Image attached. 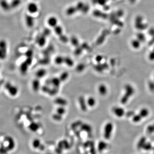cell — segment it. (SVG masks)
Wrapping results in <instances>:
<instances>
[{
  "label": "cell",
  "mask_w": 154,
  "mask_h": 154,
  "mask_svg": "<svg viewBox=\"0 0 154 154\" xmlns=\"http://www.w3.org/2000/svg\"><path fill=\"white\" fill-rule=\"evenodd\" d=\"M142 119V117L140 116L139 114L136 115L134 114V116L132 117V120L134 123H138V122H140Z\"/></svg>",
  "instance_id": "obj_22"
},
{
  "label": "cell",
  "mask_w": 154,
  "mask_h": 154,
  "mask_svg": "<svg viewBox=\"0 0 154 154\" xmlns=\"http://www.w3.org/2000/svg\"><path fill=\"white\" fill-rule=\"evenodd\" d=\"M99 91L101 94L105 95L107 92V87L104 85H100L99 87Z\"/></svg>",
  "instance_id": "obj_20"
},
{
  "label": "cell",
  "mask_w": 154,
  "mask_h": 154,
  "mask_svg": "<svg viewBox=\"0 0 154 154\" xmlns=\"http://www.w3.org/2000/svg\"><path fill=\"white\" fill-rule=\"evenodd\" d=\"M47 24L51 28H54L58 24V19L55 16H50L47 19Z\"/></svg>",
  "instance_id": "obj_11"
},
{
  "label": "cell",
  "mask_w": 154,
  "mask_h": 154,
  "mask_svg": "<svg viewBox=\"0 0 154 154\" xmlns=\"http://www.w3.org/2000/svg\"><path fill=\"white\" fill-rule=\"evenodd\" d=\"M149 113H149V110H148V109L146 108H143L140 110L138 114L140 115V116L142 119L147 117L149 114Z\"/></svg>",
  "instance_id": "obj_17"
},
{
  "label": "cell",
  "mask_w": 154,
  "mask_h": 154,
  "mask_svg": "<svg viewBox=\"0 0 154 154\" xmlns=\"http://www.w3.org/2000/svg\"><path fill=\"white\" fill-rule=\"evenodd\" d=\"M8 152L6 146L4 145V143H1L0 145V153L1 154H6Z\"/></svg>",
  "instance_id": "obj_21"
},
{
  "label": "cell",
  "mask_w": 154,
  "mask_h": 154,
  "mask_svg": "<svg viewBox=\"0 0 154 154\" xmlns=\"http://www.w3.org/2000/svg\"><path fill=\"white\" fill-rule=\"evenodd\" d=\"M147 131L148 133H154V124L148 126L147 128Z\"/></svg>",
  "instance_id": "obj_23"
},
{
  "label": "cell",
  "mask_w": 154,
  "mask_h": 154,
  "mask_svg": "<svg viewBox=\"0 0 154 154\" xmlns=\"http://www.w3.org/2000/svg\"><path fill=\"white\" fill-rule=\"evenodd\" d=\"M27 9L30 14H35L38 11V6L36 3L34 2L29 3L27 6Z\"/></svg>",
  "instance_id": "obj_6"
},
{
  "label": "cell",
  "mask_w": 154,
  "mask_h": 154,
  "mask_svg": "<svg viewBox=\"0 0 154 154\" xmlns=\"http://www.w3.org/2000/svg\"><path fill=\"white\" fill-rule=\"evenodd\" d=\"M153 147V146L152 145L151 142H146L142 147V149L144 150L149 151L152 150Z\"/></svg>",
  "instance_id": "obj_19"
},
{
  "label": "cell",
  "mask_w": 154,
  "mask_h": 154,
  "mask_svg": "<svg viewBox=\"0 0 154 154\" xmlns=\"http://www.w3.org/2000/svg\"><path fill=\"white\" fill-rule=\"evenodd\" d=\"M108 147V143L105 141L101 140L98 142L97 145L98 150L100 152H102L107 149Z\"/></svg>",
  "instance_id": "obj_12"
},
{
  "label": "cell",
  "mask_w": 154,
  "mask_h": 154,
  "mask_svg": "<svg viewBox=\"0 0 154 154\" xmlns=\"http://www.w3.org/2000/svg\"><path fill=\"white\" fill-rule=\"evenodd\" d=\"M135 93L133 87L129 84H127L125 87V93L121 99V102L125 104L129 101V99L133 96Z\"/></svg>",
  "instance_id": "obj_1"
},
{
  "label": "cell",
  "mask_w": 154,
  "mask_h": 154,
  "mask_svg": "<svg viewBox=\"0 0 154 154\" xmlns=\"http://www.w3.org/2000/svg\"><path fill=\"white\" fill-rule=\"evenodd\" d=\"M4 88L8 94L12 97H15L19 93L18 87L10 82H7L5 84Z\"/></svg>",
  "instance_id": "obj_2"
},
{
  "label": "cell",
  "mask_w": 154,
  "mask_h": 154,
  "mask_svg": "<svg viewBox=\"0 0 154 154\" xmlns=\"http://www.w3.org/2000/svg\"><path fill=\"white\" fill-rule=\"evenodd\" d=\"M88 103L89 105L91 106L94 105L95 104V99L92 98H90L89 99H88Z\"/></svg>",
  "instance_id": "obj_26"
},
{
  "label": "cell",
  "mask_w": 154,
  "mask_h": 154,
  "mask_svg": "<svg viewBox=\"0 0 154 154\" xmlns=\"http://www.w3.org/2000/svg\"><path fill=\"white\" fill-rule=\"evenodd\" d=\"M78 12L77 9L75 7V6H71L67 8L66 10V15L68 16L73 15Z\"/></svg>",
  "instance_id": "obj_13"
},
{
  "label": "cell",
  "mask_w": 154,
  "mask_h": 154,
  "mask_svg": "<svg viewBox=\"0 0 154 154\" xmlns=\"http://www.w3.org/2000/svg\"><path fill=\"white\" fill-rule=\"evenodd\" d=\"M22 3V0H12L10 4L11 9H15L19 7Z\"/></svg>",
  "instance_id": "obj_16"
},
{
  "label": "cell",
  "mask_w": 154,
  "mask_h": 154,
  "mask_svg": "<svg viewBox=\"0 0 154 154\" xmlns=\"http://www.w3.org/2000/svg\"><path fill=\"white\" fill-rule=\"evenodd\" d=\"M4 141L7 144L6 146L8 151H10L14 149L15 146V142L12 137L7 136L4 138Z\"/></svg>",
  "instance_id": "obj_5"
},
{
  "label": "cell",
  "mask_w": 154,
  "mask_h": 154,
  "mask_svg": "<svg viewBox=\"0 0 154 154\" xmlns=\"http://www.w3.org/2000/svg\"><path fill=\"white\" fill-rule=\"evenodd\" d=\"M51 154V153H48V154Z\"/></svg>",
  "instance_id": "obj_31"
},
{
  "label": "cell",
  "mask_w": 154,
  "mask_h": 154,
  "mask_svg": "<svg viewBox=\"0 0 154 154\" xmlns=\"http://www.w3.org/2000/svg\"><path fill=\"white\" fill-rule=\"evenodd\" d=\"M7 55V44L6 41L0 40V60L6 59Z\"/></svg>",
  "instance_id": "obj_4"
},
{
  "label": "cell",
  "mask_w": 154,
  "mask_h": 154,
  "mask_svg": "<svg viewBox=\"0 0 154 154\" xmlns=\"http://www.w3.org/2000/svg\"><path fill=\"white\" fill-rule=\"evenodd\" d=\"M34 1H36V0H34Z\"/></svg>",
  "instance_id": "obj_33"
},
{
  "label": "cell",
  "mask_w": 154,
  "mask_h": 154,
  "mask_svg": "<svg viewBox=\"0 0 154 154\" xmlns=\"http://www.w3.org/2000/svg\"><path fill=\"white\" fill-rule=\"evenodd\" d=\"M1 82H0V87H1Z\"/></svg>",
  "instance_id": "obj_30"
},
{
  "label": "cell",
  "mask_w": 154,
  "mask_h": 154,
  "mask_svg": "<svg viewBox=\"0 0 154 154\" xmlns=\"http://www.w3.org/2000/svg\"><path fill=\"white\" fill-rule=\"evenodd\" d=\"M146 137H142L140 138L137 144V148L139 150L142 149V147L146 142Z\"/></svg>",
  "instance_id": "obj_14"
},
{
  "label": "cell",
  "mask_w": 154,
  "mask_h": 154,
  "mask_svg": "<svg viewBox=\"0 0 154 154\" xmlns=\"http://www.w3.org/2000/svg\"><path fill=\"white\" fill-rule=\"evenodd\" d=\"M25 22L28 28H31L35 23V19L31 14H27L25 16Z\"/></svg>",
  "instance_id": "obj_7"
},
{
  "label": "cell",
  "mask_w": 154,
  "mask_h": 154,
  "mask_svg": "<svg viewBox=\"0 0 154 154\" xmlns=\"http://www.w3.org/2000/svg\"><path fill=\"white\" fill-rule=\"evenodd\" d=\"M149 59L151 60H154V50L151 52L149 55Z\"/></svg>",
  "instance_id": "obj_28"
},
{
  "label": "cell",
  "mask_w": 154,
  "mask_h": 154,
  "mask_svg": "<svg viewBox=\"0 0 154 154\" xmlns=\"http://www.w3.org/2000/svg\"><path fill=\"white\" fill-rule=\"evenodd\" d=\"M152 150H153V153H154V146H153V148H152Z\"/></svg>",
  "instance_id": "obj_29"
},
{
  "label": "cell",
  "mask_w": 154,
  "mask_h": 154,
  "mask_svg": "<svg viewBox=\"0 0 154 154\" xmlns=\"http://www.w3.org/2000/svg\"><path fill=\"white\" fill-rule=\"evenodd\" d=\"M53 29L56 34L59 36L60 37L63 35V28L61 26L57 24L55 28H53Z\"/></svg>",
  "instance_id": "obj_15"
},
{
  "label": "cell",
  "mask_w": 154,
  "mask_h": 154,
  "mask_svg": "<svg viewBox=\"0 0 154 154\" xmlns=\"http://www.w3.org/2000/svg\"><path fill=\"white\" fill-rule=\"evenodd\" d=\"M114 130V125L111 122H108L104 125L103 131V137L106 140H109L111 138Z\"/></svg>",
  "instance_id": "obj_3"
},
{
  "label": "cell",
  "mask_w": 154,
  "mask_h": 154,
  "mask_svg": "<svg viewBox=\"0 0 154 154\" xmlns=\"http://www.w3.org/2000/svg\"><path fill=\"white\" fill-rule=\"evenodd\" d=\"M32 146L34 149H39L41 150H43L45 148V147L42 144L41 140L38 138H35L33 140L32 142Z\"/></svg>",
  "instance_id": "obj_8"
},
{
  "label": "cell",
  "mask_w": 154,
  "mask_h": 154,
  "mask_svg": "<svg viewBox=\"0 0 154 154\" xmlns=\"http://www.w3.org/2000/svg\"><path fill=\"white\" fill-rule=\"evenodd\" d=\"M148 87L150 91H154V81H151L149 82L148 84Z\"/></svg>",
  "instance_id": "obj_24"
},
{
  "label": "cell",
  "mask_w": 154,
  "mask_h": 154,
  "mask_svg": "<svg viewBox=\"0 0 154 154\" xmlns=\"http://www.w3.org/2000/svg\"><path fill=\"white\" fill-rule=\"evenodd\" d=\"M0 7L5 11H9L11 9L10 4L7 0H0Z\"/></svg>",
  "instance_id": "obj_10"
},
{
  "label": "cell",
  "mask_w": 154,
  "mask_h": 154,
  "mask_svg": "<svg viewBox=\"0 0 154 154\" xmlns=\"http://www.w3.org/2000/svg\"><path fill=\"white\" fill-rule=\"evenodd\" d=\"M45 38H44V37H43V36H40V37L39 38V44L40 45H43V44L45 43Z\"/></svg>",
  "instance_id": "obj_25"
},
{
  "label": "cell",
  "mask_w": 154,
  "mask_h": 154,
  "mask_svg": "<svg viewBox=\"0 0 154 154\" xmlns=\"http://www.w3.org/2000/svg\"><path fill=\"white\" fill-rule=\"evenodd\" d=\"M132 44L133 47L135 48V49L138 48V47H139V46H140V45H139L138 42L137 41H137H134V42H133V43H132Z\"/></svg>",
  "instance_id": "obj_27"
},
{
  "label": "cell",
  "mask_w": 154,
  "mask_h": 154,
  "mask_svg": "<svg viewBox=\"0 0 154 154\" xmlns=\"http://www.w3.org/2000/svg\"><path fill=\"white\" fill-rule=\"evenodd\" d=\"M113 110L115 115L119 118L123 117L125 114V111L124 109L121 107H115Z\"/></svg>",
  "instance_id": "obj_9"
},
{
  "label": "cell",
  "mask_w": 154,
  "mask_h": 154,
  "mask_svg": "<svg viewBox=\"0 0 154 154\" xmlns=\"http://www.w3.org/2000/svg\"><path fill=\"white\" fill-rule=\"evenodd\" d=\"M29 129L33 132H36L39 129V125L36 123H32L29 125Z\"/></svg>",
  "instance_id": "obj_18"
},
{
  "label": "cell",
  "mask_w": 154,
  "mask_h": 154,
  "mask_svg": "<svg viewBox=\"0 0 154 154\" xmlns=\"http://www.w3.org/2000/svg\"><path fill=\"white\" fill-rule=\"evenodd\" d=\"M0 81H1V77H0Z\"/></svg>",
  "instance_id": "obj_32"
}]
</instances>
